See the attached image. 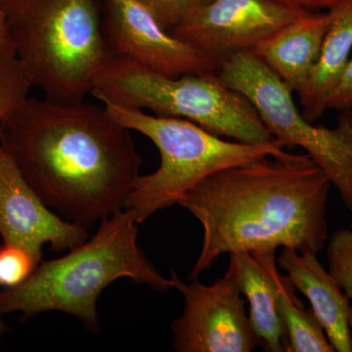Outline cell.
Masks as SVG:
<instances>
[{"label": "cell", "mask_w": 352, "mask_h": 352, "mask_svg": "<svg viewBox=\"0 0 352 352\" xmlns=\"http://www.w3.org/2000/svg\"><path fill=\"white\" fill-rule=\"evenodd\" d=\"M102 9L112 56L170 78L217 72L214 61L164 29L140 0H102Z\"/></svg>", "instance_id": "cell-10"}, {"label": "cell", "mask_w": 352, "mask_h": 352, "mask_svg": "<svg viewBox=\"0 0 352 352\" xmlns=\"http://www.w3.org/2000/svg\"><path fill=\"white\" fill-rule=\"evenodd\" d=\"M276 250H259L230 254L227 272L239 284L249 302L252 327L259 346L267 352H287L288 338L278 310L277 289L272 268Z\"/></svg>", "instance_id": "cell-13"}, {"label": "cell", "mask_w": 352, "mask_h": 352, "mask_svg": "<svg viewBox=\"0 0 352 352\" xmlns=\"http://www.w3.org/2000/svg\"><path fill=\"white\" fill-rule=\"evenodd\" d=\"M22 0H0V9L7 13L19 4Z\"/></svg>", "instance_id": "cell-24"}, {"label": "cell", "mask_w": 352, "mask_h": 352, "mask_svg": "<svg viewBox=\"0 0 352 352\" xmlns=\"http://www.w3.org/2000/svg\"><path fill=\"white\" fill-rule=\"evenodd\" d=\"M31 252L18 245H0V287L13 288L24 283L39 263Z\"/></svg>", "instance_id": "cell-19"}, {"label": "cell", "mask_w": 352, "mask_h": 352, "mask_svg": "<svg viewBox=\"0 0 352 352\" xmlns=\"http://www.w3.org/2000/svg\"><path fill=\"white\" fill-rule=\"evenodd\" d=\"M332 14L308 11L252 50L292 90L298 92L314 69Z\"/></svg>", "instance_id": "cell-14"}, {"label": "cell", "mask_w": 352, "mask_h": 352, "mask_svg": "<svg viewBox=\"0 0 352 352\" xmlns=\"http://www.w3.org/2000/svg\"><path fill=\"white\" fill-rule=\"evenodd\" d=\"M0 145L41 200L87 229L124 210L142 159L102 106L28 97L0 122Z\"/></svg>", "instance_id": "cell-1"}, {"label": "cell", "mask_w": 352, "mask_h": 352, "mask_svg": "<svg viewBox=\"0 0 352 352\" xmlns=\"http://www.w3.org/2000/svg\"><path fill=\"white\" fill-rule=\"evenodd\" d=\"M8 50H14V47L9 34L6 13L0 9V53Z\"/></svg>", "instance_id": "cell-23"}, {"label": "cell", "mask_w": 352, "mask_h": 352, "mask_svg": "<svg viewBox=\"0 0 352 352\" xmlns=\"http://www.w3.org/2000/svg\"><path fill=\"white\" fill-rule=\"evenodd\" d=\"M331 186L307 154L287 151L208 176L178 201L204 231L190 279L233 252L291 248L318 254L329 238Z\"/></svg>", "instance_id": "cell-2"}, {"label": "cell", "mask_w": 352, "mask_h": 352, "mask_svg": "<svg viewBox=\"0 0 352 352\" xmlns=\"http://www.w3.org/2000/svg\"><path fill=\"white\" fill-rule=\"evenodd\" d=\"M91 94L99 102L189 120L240 142L264 144L275 140L251 102L226 85L217 72L170 78L112 56Z\"/></svg>", "instance_id": "cell-6"}, {"label": "cell", "mask_w": 352, "mask_h": 352, "mask_svg": "<svg viewBox=\"0 0 352 352\" xmlns=\"http://www.w3.org/2000/svg\"><path fill=\"white\" fill-rule=\"evenodd\" d=\"M327 110L340 113L352 110V56L339 85L328 100Z\"/></svg>", "instance_id": "cell-21"}, {"label": "cell", "mask_w": 352, "mask_h": 352, "mask_svg": "<svg viewBox=\"0 0 352 352\" xmlns=\"http://www.w3.org/2000/svg\"><path fill=\"white\" fill-rule=\"evenodd\" d=\"M286 6L298 7L305 10H316V9H326L330 10L333 7L351 2L352 0H275Z\"/></svg>", "instance_id": "cell-22"}, {"label": "cell", "mask_w": 352, "mask_h": 352, "mask_svg": "<svg viewBox=\"0 0 352 352\" xmlns=\"http://www.w3.org/2000/svg\"><path fill=\"white\" fill-rule=\"evenodd\" d=\"M31 88L15 51L0 53V122L29 97Z\"/></svg>", "instance_id": "cell-17"}, {"label": "cell", "mask_w": 352, "mask_h": 352, "mask_svg": "<svg viewBox=\"0 0 352 352\" xmlns=\"http://www.w3.org/2000/svg\"><path fill=\"white\" fill-rule=\"evenodd\" d=\"M148 7L160 25L170 32L200 7L210 0H140Z\"/></svg>", "instance_id": "cell-20"}, {"label": "cell", "mask_w": 352, "mask_h": 352, "mask_svg": "<svg viewBox=\"0 0 352 352\" xmlns=\"http://www.w3.org/2000/svg\"><path fill=\"white\" fill-rule=\"evenodd\" d=\"M332 21L326 32L318 59L296 94L305 119L314 122L327 110L352 52V1L330 9Z\"/></svg>", "instance_id": "cell-15"}, {"label": "cell", "mask_w": 352, "mask_h": 352, "mask_svg": "<svg viewBox=\"0 0 352 352\" xmlns=\"http://www.w3.org/2000/svg\"><path fill=\"white\" fill-rule=\"evenodd\" d=\"M90 240L62 258L41 261L24 283L0 291L2 314L19 312L22 320L45 311L73 315L91 331L98 330L97 298L120 278L157 292L175 288L138 245V226L131 210H119L101 220Z\"/></svg>", "instance_id": "cell-3"}, {"label": "cell", "mask_w": 352, "mask_h": 352, "mask_svg": "<svg viewBox=\"0 0 352 352\" xmlns=\"http://www.w3.org/2000/svg\"><path fill=\"white\" fill-rule=\"evenodd\" d=\"M0 237L43 261V247L53 251L74 249L87 240V229L52 210L25 182L0 145Z\"/></svg>", "instance_id": "cell-11"}, {"label": "cell", "mask_w": 352, "mask_h": 352, "mask_svg": "<svg viewBox=\"0 0 352 352\" xmlns=\"http://www.w3.org/2000/svg\"><path fill=\"white\" fill-rule=\"evenodd\" d=\"M16 57L47 100L85 101L112 58L102 0H22L6 13Z\"/></svg>", "instance_id": "cell-4"}, {"label": "cell", "mask_w": 352, "mask_h": 352, "mask_svg": "<svg viewBox=\"0 0 352 352\" xmlns=\"http://www.w3.org/2000/svg\"><path fill=\"white\" fill-rule=\"evenodd\" d=\"M349 332H351V346H352V300L351 302V307H349Z\"/></svg>", "instance_id": "cell-26"}, {"label": "cell", "mask_w": 352, "mask_h": 352, "mask_svg": "<svg viewBox=\"0 0 352 352\" xmlns=\"http://www.w3.org/2000/svg\"><path fill=\"white\" fill-rule=\"evenodd\" d=\"M277 289L278 310L283 321L287 338V352H333L324 329L311 308H307L296 295V288L288 276L272 268Z\"/></svg>", "instance_id": "cell-16"}, {"label": "cell", "mask_w": 352, "mask_h": 352, "mask_svg": "<svg viewBox=\"0 0 352 352\" xmlns=\"http://www.w3.org/2000/svg\"><path fill=\"white\" fill-rule=\"evenodd\" d=\"M327 258L329 273L352 300V223L328 238Z\"/></svg>", "instance_id": "cell-18"}, {"label": "cell", "mask_w": 352, "mask_h": 352, "mask_svg": "<svg viewBox=\"0 0 352 352\" xmlns=\"http://www.w3.org/2000/svg\"><path fill=\"white\" fill-rule=\"evenodd\" d=\"M175 288L184 298L182 316L171 324L178 352H251L259 346L245 311V298L227 272L212 285L186 284L170 271Z\"/></svg>", "instance_id": "cell-8"}, {"label": "cell", "mask_w": 352, "mask_h": 352, "mask_svg": "<svg viewBox=\"0 0 352 352\" xmlns=\"http://www.w3.org/2000/svg\"><path fill=\"white\" fill-rule=\"evenodd\" d=\"M308 11L275 0H210L170 32L219 67L231 55L252 51Z\"/></svg>", "instance_id": "cell-9"}, {"label": "cell", "mask_w": 352, "mask_h": 352, "mask_svg": "<svg viewBox=\"0 0 352 352\" xmlns=\"http://www.w3.org/2000/svg\"><path fill=\"white\" fill-rule=\"evenodd\" d=\"M217 74L233 90L244 95L267 127L284 146L307 151L327 175L352 214V115L340 113L337 126H314L296 107L293 92L252 51L231 55Z\"/></svg>", "instance_id": "cell-7"}, {"label": "cell", "mask_w": 352, "mask_h": 352, "mask_svg": "<svg viewBox=\"0 0 352 352\" xmlns=\"http://www.w3.org/2000/svg\"><path fill=\"white\" fill-rule=\"evenodd\" d=\"M351 115H352V110L351 111Z\"/></svg>", "instance_id": "cell-27"}, {"label": "cell", "mask_w": 352, "mask_h": 352, "mask_svg": "<svg viewBox=\"0 0 352 352\" xmlns=\"http://www.w3.org/2000/svg\"><path fill=\"white\" fill-rule=\"evenodd\" d=\"M277 265L303 294L335 351L352 352L349 314L351 300L311 252L282 248Z\"/></svg>", "instance_id": "cell-12"}, {"label": "cell", "mask_w": 352, "mask_h": 352, "mask_svg": "<svg viewBox=\"0 0 352 352\" xmlns=\"http://www.w3.org/2000/svg\"><path fill=\"white\" fill-rule=\"evenodd\" d=\"M2 312L0 311V338H1V336L3 335L4 333L6 332V331H8V329H7L6 323H4L3 320H2L1 318Z\"/></svg>", "instance_id": "cell-25"}, {"label": "cell", "mask_w": 352, "mask_h": 352, "mask_svg": "<svg viewBox=\"0 0 352 352\" xmlns=\"http://www.w3.org/2000/svg\"><path fill=\"white\" fill-rule=\"evenodd\" d=\"M100 103L116 122L149 138L161 156L156 171L139 176L124 206L133 212L138 224L178 204L208 176L286 152L277 139L264 144L229 141L189 120L150 115L110 101Z\"/></svg>", "instance_id": "cell-5"}]
</instances>
